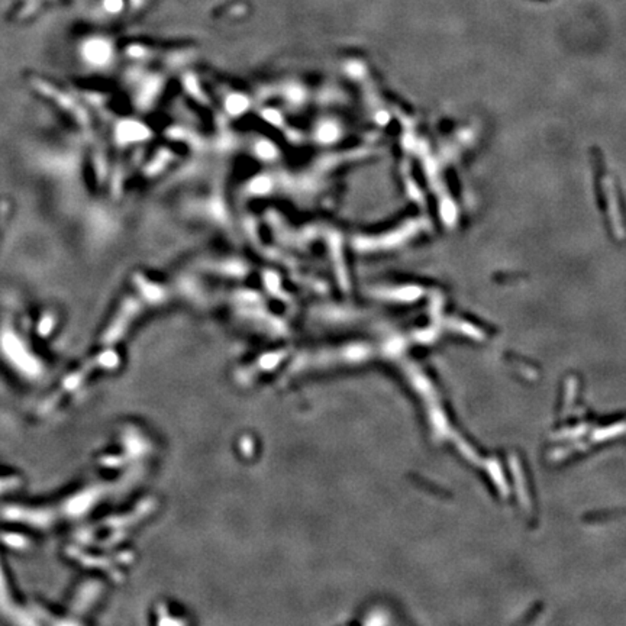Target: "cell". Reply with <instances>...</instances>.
<instances>
[{"label":"cell","mask_w":626,"mask_h":626,"mask_svg":"<svg viewBox=\"0 0 626 626\" xmlns=\"http://www.w3.org/2000/svg\"><path fill=\"white\" fill-rule=\"evenodd\" d=\"M0 351L16 373L25 379L34 380L42 374L41 361L13 331H5L0 335Z\"/></svg>","instance_id":"obj_1"},{"label":"cell","mask_w":626,"mask_h":626,"mask_svg":"<svg viewBox=\"0 0 626 626\" xmlns=\"http://www.w3.org/2000/svg\"><path fill=\"white\" fill-rule=\"evenodd\" d=\"M0 613L16 623H34V619L30 618V615H27L20 608L13 605L2 563H0Z\"/></svg>","instance_id":"obj_2"},{"label":"cell","mask_w":626,"mask_h":626,"mask_svg":"<svg viewBox=\"0 0 626 626\" xmlns=\"http://www.w3.org/2000/svg\"><path fill=\"white\" fill-rule=\"evenodd\" d=\"M19 484L20 480L18 477H0V495L15 490Z\"/></svg>","instance_id":"obj_3"},{"label":"cell","mask_w":626,"mask_h":626,"mask_svg":"<svg viewBox=\"0 0 626 626\" xmlns=\"http://www.w3.org/2000/svg\"><path fill=\"white\" fill-rule=\"evenodd\" d=\"M5 541H6V544H8L9 547H12V548H19V549L25 548L27 544H28V541H27L25 537H19V535H16V533H11V535H9Z\"/></svg>","instance_id":"obj_4"}]
</instances>
